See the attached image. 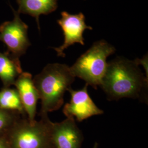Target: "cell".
Listing matches in <instances>:
<instances>
[{
  "mask_svg": "<svg viewBox=\"0 0 148 148\" xmlns=\"http://www.w3.org/2000/svg\"><path fill=\"white\" fill-rule=\"evenodd\" d=\"M148 79L135 60L117 57L108 63L101 86L111 100L123 98H139L147 88Z\"/></svg>",
  "mask_w": 148,
  "mask_h": 148,
  "instance_id": "6da1fadb",
  "label": "cell"
},
{
  "mask_svg": "<svg viewBox=\"0 0 148 148\" xmlns=\"http://www.w3.org/2000/svg\"><path fill=\"white\" fill-rule=\"evenodd\" d=\"M75 78L70 66L60 63L48 64L35 76L33 81L41 101L40 116L61 108L65 92L71 88Z\"/></svg>",
  "mask_w": 148,
  "mask_h": 148,
  "instance_id": "7a4b0ae2",
  "label": "cell"
},
{
  "mask_svg": "<svg viewBox=\"0 0 148 148\" xmlns=\"http://www.w3.org/2000/svg\"><path fill=\"white\" fill-rule=\"evenodd\" d=\"M115 51V48L106 40L96 41L70 67V71L75 77L83 79L97 89L106 74L107 58Z\"/></svg>",
  "mask_w": 148,
  "mask_h": 148,
  "instance_id": "3957f363",
  "label": "cell"
},
{
  "mask_svg": "<svg viewBox=\"0 0 148 148\" xmlns=\"http://www.w3.org/2000/svg\"><path fill=\"white\" fill-rule=\"evenodd\" d=\"M31 122L18 119L6 133L10 148H54L51 136V124L47 115Z\"/></svg>",
  "mask_w": 148,
  "mask_h": 148,
  "instance_id": "277c9868",
  "label": "cell"
},
{
  "mask_svg": "<svg viewBox=\"0 0 148 148\" xmlns=\"http://www.w3.org/2000/svg\"><path fill=\"white\" fill-rule=\"evenodd\" d=\"M11 6L14 18L0 25V41L7 47V52L14 58H19L26 53L31 46L28 36V25L21 19L20 14Z\"/></svg>",
  "mask_w": 148,
  "mask_h": 148,
  "instance_id": "5b68a950",
  "label": "cell"
},
{
  "mask_svg": "<svg viewBox=\"0 0 148 148\" xmlns=\"http://www.w3.org/2000/svg\"><path fill=\"white\" fill-rule=\"evenodd\" d=\"M57 23L61 27L64 36L63 45L59 47L53 48L58 57H65L64 50L76 43L85 45L84 32L86 29H93L92 27L86 25L85 16L82 13L71 14L63 11L61 12V18L57 21Z\"/></svg>",
  "mask_w": 148,
  "mask_h": 148,
  "instance_id": "8992f818",
  "label": "cell"
},
{
  "mask_svg": "<svg viewBox=\"0 0 148 148\" xmlns=\"http://www.w3.org/2000/svg\"><path fill=\"white\" fill-rule=\"evenodd\" d=\"M88 86L86 84L84 87L79 90H75L71 88L68 90L71 99L63 109V112L66 117H75L78 121L81 122L90 117L104 113L90 98L88 93Z\"/></svg>",
  "mask_w": 148,
  "mask_h": 148,
  "instance_id": "52a82bcc",
  "label": "cell"
},
{
  "mask_svg": "<svg viewBox=\"0 0 148 148\" xmlns=\"http://www.w3.org/2000/svg\"><path fill=\"white\" fill-rule=\"evenodd\" d=\"M51 136L54 148H79L83 140L81 130L74 117L51 124Z\"/></svg>",
  "mask_w": 148,
  "mask_h": 148,
  "instance_id": "ba28073f",
  "label": "cell"
},
{
  "mask_svg": "<svg viewBox=\"0 0 148 148\" xmlns=\"http://www.w3.org/2000/svg\"><path fill=\"white\" fill-rule=\"evenodd\" d=\"M14 85L18 92L24 111L27 115L28 120L31 122L35 121L39 96L32 74L22 72L16 78Z\"/></svg>",
  "mask_w": 148,
  "mask_h": 148,
  "instance_id": "9c48e42d",
  "label": "cell"
},
{
  "mask_svg": "<svg viewBox=\"0 0 148 148\" xmlns=\"http://www.w3.org/2000/svg\"><path fill=\"white\" fill-rule=\"evenodd\" d=\"M58 0H16L18 5L17 12L34 17L40 30L39 17L41 14L47 15L56 11Z\"/></svg>",
  "mask_w": 148,
  "mask_h": 148,
  "instance_id": "30bf717a",
  "label": "cell"
},
{
  "mask_svg": "<svg viewBox=\"0 0 148 148\" xmlns=\"http://www.w3.org/2000/svg\"><path fill=\"white\" fill-rule=\"evenodd\" d=\"M23 72L19 59L12 57L6 52H0V79L4 87L14 85L18 76Z\"/></svg>",
  "mask_w": 148,
  "mask_h": 148,
  "instance_id": "8fae6325",
  "label": "cell"
},
{
  "mask_svg": "<svg viewBox=\"0 0 148 148\" xmlns=\"http://www.w3.org/2000/svg\"><path fill=\"white\" fill-rule=\"evenodd\" d=\"M0 108L23 115L25 114L17 90L10 87L0 90Z\"/></svg>",
  "mask_w": 148,
  "mask_h": 148,
  "instance_id": "7c38bea8",
  "label": "cell"
},
{
  "mask_svg": "<svg viewBox=\"0 0 148 148\" xmlns=\"http://www.w3.org/2000/svg\"><path fill=\"white\" fill-rule=\"evenodd\" d=\"M17 114L0 108V137L6 134L18 119L16 115Z\"/></svg>",
  "mask_w": 148,
  "mask_h": 148,
  "instance_id": "4fadbf2b",
  "label": "cell"
},
{
  "mask_svg": "<svg viewBox=\"0 0 148 148\" xmlns=\"http://www.w3.org/2000/svg\"><path fill=\"white\" fill-rule=\"evenodd\" d=\"M138 64L139 65H142L145 69V71H147V74L148 75V57H144L143 59H136Z\"/></svg>",
  "mask_w": 148,
  "mask_h": 148,
  "instance_id": "5bb4252c",
  "label": "cell"
},
{
  "mask_svg": "<svg viewBox=\"0 0 148 148\" xmlns=\"http://www.w3.org/2000/svg\"><path fill=\"white\" fill-rule=\"evenodd\" d=\"M0 148H10L6 134L0 137Z\"/></svg>",
  "mask_w": 148,
  "mask_h": 148,
  "instance_id": "9a60e30c",
  "label": "cell"
},
{
  "mask_svg": "<svg viewBox=\"0 0 148 148\" xmlns=\"http://www.w3.org/2000/svg\"><path fill=\"white\" fill-rule=\"evenodd\" d=\"M93 148H98V144L97 143H95Z\"/></svg>",
  "mask_w": 148,
  "mask_h": 148,
  "instance_id": "2e32d148",
  "label": "cell"
}]
</instances>
